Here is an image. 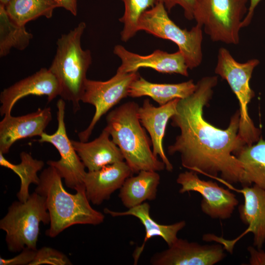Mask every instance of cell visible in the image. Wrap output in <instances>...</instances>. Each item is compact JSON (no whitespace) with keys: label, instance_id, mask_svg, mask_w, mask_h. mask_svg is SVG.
Masks as SVG:
<instances>
[{"label":"cell","instance_id":"obj_2","mask_svg":"<svg viewBox=\"0 0 265 265\" xmlns=\"http://www.w3.org/2000/svg\"><path fill=\"white\" fill-rule=\"evenodd\" d=\"M35 191L45 198L50 214V227L46 234L54 238L67 228L77 224L97 225L105 215L90 204L85 187L71 194L63 186L62 178L53 166L44 169Z\"/></svg>","mask_w":265,"mask_h":265},{"label":"cell","instance_id":"obj_6","mask_svg":"<svg viewBox=\"0 0 265 265\" xmlns=\"http://www.w3.org/2000/svg\"><path fill=\"white\" fill-rule=\"evenodd\" d=\"M260 61L252 59L239 63L225 48L218 50L215 73L225 80L237 96L240 106V120L238 134L246 145H251L260 138L261 132L256 127L250 118L248 105L254 97L249 81L254 68Z\"/></svg>","mask_w":265,"mask_h":265},{"label":"cell","instance_id":"obj_12","mask_svg":"<svg viewBox=\"0 0 265 265\" xmlns=\"http://www.w3.org/2000/svg\"><path fill=\"white\" fill-rule=\"evenodd\" d=\"M226 256L221 245H201L178 238L167 249L154 255L150 263L153 265H213Z\"/></svg>","mask_w":265,"mask_h":265},{"label":"cell","instance_id":"obj_33","mask_svg":"<svg viewBox=\"0 0 265 265\" xmlns=\"http://www.w3.org/2000/svg\"><path fill=\"white\" fill-rule=\"evenodd\" d=\"M261 0H250V5L246 16L244 18L242 22V28L248 26L253 18L255 8Z\"/></svg>","mask_w":265,"mask_h":265},{"label":"cell","instance_id":"obj_9","mask_svg":"<svg viewBox=\"0 0 265 265\" xmlns=\"http://www.w3.org/2000/svg\"><path fill=\"white\" fill-rule=\"evenodd\" d=\"M139 76L138 71L128 73L116 72L114 76L106 81L87 79L81 101L93 106L95 111L87 128L78 133L80 141H88L99 120L121 100L128 96L131 84Z\"/></svg>","mask_w":265,"mask_h":265},{"label":"cell","instance_id":"obj_20","mask_svg":"<svg viewBox=\"0 0 265 265\" xmlns=\"http://www.w3.org/2000/svg\"><path fill=\"white\" fill-rule=\"evenodd\" d=\"M238 191L244 198L238 211L240 219L248 226L245 233H252L254 245L261 249L265 242V189L254 185Z\"/></svg>","mask_w":265,"mask_h":265},{"label":"cell","instance_id":"obj_11","mask_svg":"<svg viewBox=\"0 0 265 265\" xmlns=\"http://www.w3.org/2000/svg\"><path fill=\"white\" fill-rule=\"evenodd\" d=\"M176 182L181 186L180 193L195 191L202 195L201 210L212 218H230L238 203L236 195L229 189L212 181L201 180L194 171L180 173Z\"/></svg>","mask_w":265,"mask_h":265},{"label":"cell","instance_id":"obj_1","mask_svg":"<svg viewBox=\"0 0 265 265\" xmlns=\"http://www.w3.org/2000/svg\"><path fill=\"white\" fill-rule=\"evenodd\" d=\"M216 76L202 78L194 92L180 99L171 125L179 128L180 134L168 147L169 155L179 153L182 165L197 174L218 180L227 185L243 183L244 169L236 157L246 145L238 134L240 113L231 117L225 130L217 128L203 116L204 107L213 94Z\"/></svg>","mask_w":265,"mask_h":265},{"label":"cell","instance_id":"obj_25","mask_svg":"<svg viewBox=\"0 0 265 265\" xmlns=\"http://www.w3.org/2000/svg\"><path fill=\"white\" fill-rule=\"evenodd\" d=\"M20 163L13 164L0 153V165L12 170L20 179V187L17 196L20 201L25 202L30 195L28 190L30 185L39 184L40 178L37 172L42 169L44 163L42 160L34 159L30 154L25 152L20 153Z\"/></svg>","mask_w":265,"mask_h":265},{"label":"cell","instance_id":"obj_31","mask_svg":"<svg viewBox=\"0 0 265 265\" xmlns=\"http://www.w3.org/2000/svg\"><path fill=\"white\" fill-rule=\"evenodd\" d=\"M256 250L252 246L247 248L250 253L249 263L251 265H265V251Z\"/></svg>","mask_w":265,"mask_h":265},{"label":"cell","instance_id":"obj_10","mask_svg":"<svg viewBox=\"0 0 265 265\" xmlns=\"http://www.w3.org/2000/svg\"><path fill=\"white\" fill-rule=\"evenodd\" d=\"M57 128L52 134L43 132L38 141L49 143L58 151V160H48V165L54 167L64 180L65 185L75 191L84 187V179L86 172L85 166L76 151L67 134L65 123V103L62 99L56 104Z\"/></svg>","mask_w":265,"mask_h":265},{"label":"cell","instance_id":"obj_16","mask_svg":"<svg viewBox=\"0 0 265 265\" xmlns=\"http://www.w3.org/2000/svg\"><path fill=\"white\" fill-rule=\"evenodd\" d=\"M180 99H175L156 107L151 104L149 99H146L138 110L140 122L150 135L153 153L155 157H159L168 171H172L173 167L165 155L163 140L168 120L176 113Z\"/></svg>","mask_w":265,"mask_h":265},{"label":"cell","instance_id":"obj_23","mask_svg":"<svg viewBox=\"0 0 265 265\" xmlns=\"http://www.w3.org/2000/svg\"><path fill=\"white\" fill-rule=\"evenodd\" d=\"M236 157L243 167L242 186L254 184L265 189V140L261 137L256 144L244 146Z\"/></svg>","mask_w":265,"mask_h":265},{"label":"cell","instance_id":"obj_5","mask_svg":"<svg viewBox=\"0 0 265 265\" xmlns=\"http://www.w3.org/2000/svg\"><path fill=\"white\" fill-rule=\"evenodd\" d=\"M50 223L45 198L36 192L22 202L14 201L0 220V229L6 233L5 241L10 252L28 248L37 250L39 224Z\"/></svg>","mask_w":265,"mask_h":265},{"label":"cell","instance_id":"obj_17","mask_svg":"<svg viewBox=\"0 0 265 265\" xmlns=\"http://www.w3.org/2000/svg\"><path fill=\"white\" fill-rule=\"evenodd\" d=\"M132 172L124 161L109 164L95 171L86 172L84 186L87 197L95 205L109 200L111 194L120 189Z\"/></svg>","mask_w":265,"mask_h":265},{"label":"cell","instance_id":"obj_19","mask_svg":"<svg viewBox=\"0 0 265 265\" xmlns=\"http://www.w3.org/2000/svg\"><path fill=\"white\" fill-rule=\"evenodd\" d=\"M110 136L104 129L100 135L92 141L71 140L76 151L89 171L124 161L121 151Z\"/></svg>","mask_w":265,"mask_h":265},{"label":"cell","instance_id":"obj_4","mask_svg":"<svg viewBox=\"0 0 265 265\" xmlns=\"http://www.w3.org/2000/svg\"><path fill=\"white\" fill-rule=\"evenodd\" d=\"M86 27L85 23L81 22L73 29L61 35L56 41V53L49 68L60 83V96L72 103L74 112L80 108L86 74L92 63L90 51L83 50L81 45Z\"/></svg>","mask_w":265,"mask_h":265},{"label":"cell","instance_id":"obj_24","mask_svg":"<svg viewBox=\"0 0 265 265\" xmlns=\"http://www.w3.org/2000/svg\"><path fill=\"white\" fill-rule=\"evenodd\" d=\"M56 7L58 6L53 0H9L5 5L10 18L22 26L41 16L51 18Z\"/></svg>","mask_w":265,"mask_h":265},{"label":"cell","instance_id":"obj_34","mask_svg":"<svg viewBox=\"0 0 265 265\" xmlns=\"http://www.w3.org/2000/svg\"><path fill=\"white\" fill-rule=\"evenodd\" d=\"M8 1L9 0H0V4L5 5L7 3Z\"/></svg>","mask_w":265,"mask_h":265},{"label":"cell","instance_id":"obj_18","mask_svg":"<svg viewBox=\"0 0 265 265\" xmlns=\"http://www.w3.org/2000/svg\"><path fill=\"white\" fill-rule=\"evenodd\" d=\"M150 206L147 202L128 209L124 212H116L107 208L104 210V212L112 217L131 215L138 218L145 230V236L142 245L135 249L133 254L134 265L136 264L142 253L146 242L154 237L161 238L168 246L172 245L177 239L178 232L186 226L185 220L172 224L164 225L156 222L150 214Z\"/></svg>","mask_w":265,"mask_h":265},{"label":"cell","instance_id":"obj_30","mask_svg":"<svg viewBox=\"0 0 265 265\" xmlns=\"http://www.w3.org/2000/svg\"><path fill=\"white\" fill-rule=\"evenodd\" d=\"M37 250L25 248L16 256L5 259L0 258V265H30Z\"/></svg>","mask_w":265,"mask_h":265},{"label":"cell","instance_id":"obj_8","mask_svg":"<svg viewBox=\"0 0 265 265\" xmlns=\"http://www.w3.org/2000/svg\"><path fill=\"white\" fill-rule=\"evenodd\" d=\"M202 27L196 24L190 30L180 28L169 18L165 6L160 2L145 11L138 23V31L175 43L189 69L197 67L202 61Z\"/></svg>","mask_w":265,"mask_h":265},{"label":"cell","instance_id":"obj_21","mask_svg":"<svg viewBox=\"0 0 265 265\" xmlns=\"http://www.w3.org/2000/svg\"><path fill=\"white\" fill-rule=\"evenodd\" d=\"M196 85L192 80L178 83H158L150 82L140 76L131 84L128 96H148L159 106L175 99H184L192 94Z\"/></svg>","mask_w":265,"mask_h":265},{"label":"cell","instance_id":"obj_13","mask_svg":"<svg viewBox=\"0 0 265 265\" xmlns=\"http://www.w3.org/2000/svg\"><path fill=\"white\" fill-rule=\"evenodd\" d=\"M113 53L121 61L116 71L118 72L128 73L138 71L141 68H149L161 73L188 76L186 59L179 50L168 53L157 50L151 54L142 55L127 50L121 45H117L114 48Z\"/></svg>","mask_w":265,"mask_h":265},{"label":"cell","instance_id":"obj_14","mask_svg":"<svg viewBox=\"0 0 265 265\" xmlns=\"http://www.w3.org/2000/svg\"><path fill=\"white\" fill-rule=\"evenodd\" d=\"M61 92L60 83L55 76L49 69H40L0 93V113L1 116L11 114L15 104L21 99L28 95L46 96L49 102Z\"/></svg>","mask_w":265,"mask_h":265},{"label":"cell","instance_id":"obj_26","mask_svg":"<svg viewBox=\"0 0 265 265\" xmlns=\"http://www.w3.org/2000/svg\"><path fill=\"white\" fill-rule=\"evenodd\" d=\"M32 38L25 26L14 22L8 15L5 5L0 4V56H6L12 48L25 50Z\"/></svg>","mask_w":265,"mask_h":265},{"label":"cell","instance_id":"obj_3","mask_svg":"<svg viewBox=\"0 0 265 265\" xmlns=\"http://www.w3.org/2000/svg\"><path fill=\"white\" fill-rule=\"evenodd\" d=\"M139 106L130 101L113 109L106 116V126L104 129L120 149L132 173L142 170L162 171L165 165L153 153L151 139L138 117Z\"/></svg>","mask_w":265,"mask_h":265},{"label":"cell","instance_id":"obj_28","mask_svg":"<svg viewBox=\"0 0 265 265\" xmlns=\"http://www.w3.org/2000/svg\"><path fill=\"white\" fill-rule=\"evenodd\" d=\"M49 264L53 265H72L68 258L63 253L50 247L37 249L30 265Z\"/></svg>","mask_w":265,"mask_h":265},{"label":"cell","instance_id":"obj_29","mask_svg":"<svg viewBox=\"0 0 265 265\" xmlns=\"http://www.w3.org/2000/svg\"><path fill=\"white\" fill-rule=\"evenodd\" d=\"M157 1L162 3L168 12L175 6L179 5L183 9L184 15L187 19H193L195 0H157Z\"/></svg>","mask_w":265,"mask_h":265},{"label":"cell","instance_id":"obj_22","mask_svg":"<svg viewBox=\"0 0 265 265\" xmlns=\"http://www.w3.org/2000/svg\"><path fill=\"white\" fill-rule=\"evenodd\" d=\"M160 177L157 171L142 170L129 177L120 188L118 197L123 205L130 209L157 197Z\"/></svg>","mask_w":265,"mask_h":265},{"label":"cell","instance_id":"obj_7","mask_svg":"<svg viewBox=\"0 0 265 265\" xmlns=\"http://www.w3.org/2000/svg\"><path fill=\"white\" fill-rule=\"evenodd\" d=\"M247 0H195L193 19L213 42L237 45Z\"/></svg>","mask_w":265,"mask_h":265},{"label":"cell","instance_id":"obj_32","mask_svg":"<svg viewBox=\"0 0 265 265\" xmlns=\"http://www.w3.org/2000/svg\"><path fill=\"white\" fill-rule=\"evenodd\" d=\"M59 7H63L69 11L74 16L78 13V0H53Z\"/></svg>","mask_w":265,"mask_h":265},{"label":"cell","instance_id":"obj_27","mask_svg":"<svg viewBox=\"0 0 265 265\" xmlns=\"http://www.w3.org/2000/svg\"><path fill=\"white\" fill-rule=\"evenodd\" d=\"M124 5V12L119 18L123 27L121 39L126 42L135 35L138 31V23L141 15L154 6L157 0H121Z\"/></svg>","mask_w":265,"mask_h":265},{"label":"cell","instance_id":"obj_15","mask_svg":"<svg viewBox=\"0 0 265 265\" xmlns=\"http://www.w3.org/2000/svg\"><path fill=\"white\" fill-rule=\"evenodd\" d=\"M52 119L49 107L20 116L4 115L0 122V153L7 154L12 145L20 139L40 136Z\"/></svg>","mask_w":265,"mask_h":265}]
</instances>
